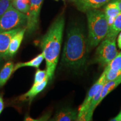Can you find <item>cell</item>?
Returning a JSON list of instances; mask_svg holds the SVG:
<instances>
[{
  "label": "cell",
  "mask_w": 121,
  "mask_h": 121,
  "mask_svg": "<svg viewBox=\"0 0 121 121\" xmlns=\"http://www.w3.org/2000/svg\"><path fill=\"white\" fill-rule=\"evenodd\" d=\"M87 39L81 25L73 23L67 30L61 64L69 69L78 70L84 67L87 58Z\"/></svg>",
  "instance_id": "obj_1"
},
{
  "label": "cell",
  "mask_w": 121,
  "mask_h": 121,
  "mask_svg": "<svg viewBox=\"0 0 121 121\" xmlns=\"http://www.w3.org/2000/svg\"><path fill=\"white\" fill-rule=\"evenodd\" d=\"M65 24L63 13L54 20L40 43L46 63L47 76L49 80L53 78L61 49Z\"/></svg>",
  "instance_id": "obj_2"
},
{
  "label": "cell",
  "mask_w": 121,
  "mask_h": 121,
  "mask_svg": "<svg viewBox=\"0 0 121 121\" xmlns=\"http://www.w3.org/2000/svg\"><path fill=\"white\" fill-rule=\"evenodd\" d=\"M86 13L88 25L87 48L89 52L98 46L105 38L109 27L104 12L98 9H94Z\"/></svg>",
  "instance_id": "obj_3"
},
{
  "label": "cell",
  "mask_w": 121,
  "mask_h": 121,
  "mask_svg": "<svg viewBox=\"0 0 121 121\" xmlns=\"http://www.w3.org/2000/svg\"><path fill=\"white\" fill-rule=\"evenodd\" d=\"M28 15L10 6L0 17V32L15 29L26 28Z\"/></svg>",
  "instance_id": "obj_4"
},
{
  "label": "cell",
  "mask_w": 121,
  "mask_h": 121,
  "mask_svg": "<svg viewBox=\"0 0 121 121\" xmlns=\"http://www.w3.org/2000/svg\"><path fill=\"white\" fill-rule=\"evenodd\" d=\"M116 39L104 38L99 44L95 53L94 62L102 66H107L117 56Z\"/></svg>",
  "instance_id": "obj_5"
},
{
  "label": "cell",
  "mask_w": 121,
  "mask_h": 121,
  "mask_svg": "<svg viewBox=\"0 0 121 121\" xmlns=\"http://www.w3.org/2000/svg\"><path fill=\"white\" fill-rule=\"evenodd\" d=\"M44 0H30L29 10L28 13V20L26 26V32L31 35L38 29L39 18Z\"/></svg>",
  "instance_id": "obj_6"
},
{
  "label": "cell",
  "mask_w": 121,
  "mask_h": 121,
  "mask_svg": "<svg viewBox=\"0 0 121 121\" xmlns=\"http://www.w3.org/2000/svg\"><path fill=\"white\" fill-rule=\"evenodd\" d=\"M105 82V71H104L102 75L100 76L99 79L96 81V82L92 86L90 90H89L85 99H84L82 104L80 105L78 112V121H85V116L87 109L89 108V105L90 104L91 100L93 99L94 96H95V94L97 93L98 90L103 87L104 85Z\"/></svg>",
  "instance_id": "obj_7"
},
{
  "label": "cell",
  "mask_w": 121,
  "mask_h": 121,
  "mask_svg": "<svg viewBox=\"0 0 121 121\" xmlns=\"http://www.w3.org/2000/svg\"><path fill=\"white\" fill-rule=\"evenodd\" d=\"M22 28L0 32V56L5 60H7V53L12 38Z\"/></svg>",
  "instance_id": "obj_8"
},
{
  "label": "cell",
  "mask_w": 121,
  "mask_h": 121,
  "mask_svg": "<svg viewBox=\"0 0 121 121\" xmlns=\"http://www.w3.org/2000/svg\"><path fill=\"white\" fill-rule=\"evenodd\" d=\"M110 0H73L76 7L83 13L94 9H98L109 2Z\"/></svg>",
  "instance_id": "obj_9"
},
{
  "label": "cell",
  "mask_w": 121,
  "mask_h": 121,
  "mask_svg": "<svg viewBox=\"0 0 121 121\" xmlns=\"http://www.w3.org/2000/svg\"><path fill=\"white\" fill-rule=\"evenodd\" d=\"M78 112L70 107H65L59 110L50 121H78Z\"/></svg>",
  "instance_id": "obj_10"
},
{
  "label": "cell",
  "mask_w": 121,
  "mask_h": 121,
  "mask_svg": "<svg viewBox=\"0 0 121 121\" xmlns=\"http://www.w3.org/2000/svg\"><path fill=\"white\" fill-rule=\"evenodd\" d=\"M25 32H26V28H22L12 38L9 45L8 53H7V60L13 57L17 53L21 43L23 40Z\"/></svg>",
  "instance_id": "obj_11"
},
{
  "label": "cell",
  "mask_w": 121,
  "mask_h": 121,
  "mask_svg": "<svg viewBox=\"0 0 121 121\" xmlns=\"http://www.w3.org/2000/svg\"><path fill=\"white\" fill-rule=\"evenodd\" d=\"M48 76L44 80L43 82L38 84H33L31 88L28 92L25 93L24 94L22 95L20 97V100L22 101L24 100H28L29 101L30 103L33 100V99L37 95L42 92L44 89L45 88L48 84Z\"/></svg>",
  "instance_id": "obj_12"
},
{
  "label": "cell",
  "mask_w": 121,
  "mask_h": 121,
  "mask_svg": "<svg viewBox=\"0 0 121 121\" xmlns=\"http://www.w3.org/2000/svg\"><path fill=\"white\" fill-rule=\"evenodd\" d=\"M120 13L121 11L118 7L117 4L113 0L111 2L108 3L107 5L106 6L105 10H104V13H105L106 17H107V22H108L109 28L113 24L116 17Z\"/></svg>",
  "instance_id": "obj_13"
},
{
  "label": "cell",
  "mask_w": 121,
  "mask_h": 121,
  "mask_svg": "<svg viewBox=\"0 0 121 121\" xmlns=\"http://www.w3.org/2000/svg\"><path fill=\"white\" fill-rule=\"evenodd\" d=\"M14 64L12 61H7L0 70V88L5 85L13 72Z\"/></svg>",
  "instance_id": "obj_14"
},
{
  "label": "cell",
  "mask_w": 121,
  "mask_h": 121,
  "mask_svg": "<svg viewBox=\"0 0 121 121\" xmlns=\"http://www.w3.org/2000/svg\"><path fill=\"white\" fill-rule=\"evenodd\" d=\"M121 84V75L116 79L110 80V81H106L102 88V93H101L99 103L105 98L106 96L109 94L110 92L114 90L119 84Z\"/></svg>",
  "instance_id": "obj_15"
},
{
  "label": "cell",
  "mask_w": 121,
  "mask_h": 121,
  "mask_svg": "<svg viewBox=\"0 0 121 121\" xmlns=\"http://www.w3.org/2000/svg\"><path fill=\"white\" fill-rule=\"evenodd\" d=\"M44 56L43 53L38 54L37 56H36L32 60L26 62H19L14 65V69H13V72L16 71L17 69H20L22 67H32L38 69L40 65L43 62Z\"/></svg>",
  "instance_id": "obj_16"
},
{
  "label": "cell",
  "mask_w": 121,
  "mask_h": 121,
  "mask_svg": "<svg viewBox=\"0 0 121 121\" xmlns=\"http://www.w3.org/2000/svg\"><path fill=\"white\" fill-rule=\"evenodd\" d=\"M121 31V12L116 17L112 26L109 29L108 34L105 38L114 39H116L117 36Z\"/></svg>",
  "instance_id": "obj_17"
},
{
  "label": "cell",
  "mask_w": 121,
  "mask_h": 121,
  "mask_svg": "<svg viewBox=\"0 0 121 121\" xmlns=\"http://www.w3.org/2000/svg\"><path fill=\"white\" fill-rule=\"evenodd\" d=\"M30 0H11L13 6L22 13L28 14L30 7Z\"/></svg>",
  "instance_id": "obj_18"
},
{
  "label": "cell",
  "mask_w": 121,
  "mask_h": 121,
  "mask_svg": "<svg viewBox=\"0 0 121 121\" xmlns=\"http://www.w3.org/2000/svg\"><path fill=\"white\" fill-rule=\"evenodd\" d=\"M106 68L115 72H121V53H118L115 58L106 66Z\"/></svg>",
  "instance_id": "obj_19"
},
{
  "label": "cell",
  "mask_w": 121,
  "mask_h": 121,
  "mask_svg": "<svg viewBox=\"0 0 121 121\" xmlns=\"http://www.w3.org/2000/svg\"><path fill=\"white\" fill-rule=\"evenodd\" d=\"M47 77V76L46 69L42 70V69H38L35 73L33 84H40V83L43 82Z\"/></svg>",
  "instance_id": "obj_20"
},
{
  "label": "cell",
  "mask_w": 121,
  "mask_h": 121,
  "mask_svg": "<svg viewBox=\"0 0 121 121\" xmlns=\"http://www.w3.org/2000/svg\"><path fill=\"white\" fill-rule=\"evenodd\" d=\"M11 5V0H0V17Z\"/></svg>",
  "instance_id": "obj_21"
},
{
  "label": "cell",
  "mask_w": 121,
  "mask_h": 121,
  "mask_svg": "<svg viewBox=\"0 0 121 121\" xmlns=\"http://www.w3.org/2000/svg\"><path fill=\"white\" fill-rule=\"evenodd\" d=\"M4 108V99H3V96L2 95L0 94V114L2 112Z\"/></svg>",
  "instance_id": "obj_22"
},
{
  "label": "cell",
  "mask_w": 121,
  "mask_h": 121,
  "mask_svg": "<svg viewBox=\"0 0 121 121\" xmlns=\"http://www.w3.org/2000/svg\"><path fill=\"white\" fill-rule=\"evenodd\" d=\"M110 121H121V110L120 112L119 113V114L117 115L116 117H115L114 118H113L110 119Z\"/></svg>",
  "instance_id": "obj_23"
},
{
  "label": "cell",
  "mask_w": 121,
  "mask_h": 121,
  "mask_svg": "<svg viewBox=\"0 0 121 121\" xmlns=\"http://www.w3.org/2000/svg\"><path fill=\"white\" fill-rule=\"evenodd\" d=\"M117 44H118V47L119 49H121V32L119 33L118 37Z\"/></svg>",
  "instance_id": "obj_24"
},
{
  "label": "cell",
  "mask_w": 121,
  "mask_h": 121,
  "mask_svg": "<svg viewBox=\"0 0 121 121\" xmlns=\"http://www.w3.org/2000/svg\"><path fill=\"white\" fill-rule=\"evenodd\" d=\"M113 1L116 3L118 7L119 10H120V11L121 12V0H113Z\"/></svg>",
  "instance_id": "obj_25"
},
{
  "label": "cell",
  "mask_w": 121,
  "mask_h": 121,
  "mask_svg": "<svg viewBox=\"0 0 121 121\" xmlns=\"http://www.w3.org/2000/svg\"><path fill=\"white\" fill-rule=\"evenodd\" d=\"M4 60H4V58H2V57L0 56V70H1V69H2V66H4Z\"/></svg>",
  "instance_id": "obj_26"
},
{
  "label": "cell",
  "mask_w": 121,
  "mask_h": 121,
  "mask_svg": "<svg viewBox=\"0 0 121 121\" xmlns=\"http://www.w3.org/2000/svg\"><path fill=\"white\" fill-rule=\"evenodd\" d=\"M56 1H58V0H56Z\"/></svg>",
  "instance_id": "obj_27"
},
{
  "label": "cell",
  "mask_w": 121,
  "mask_h": 121,
  "mask_svg": "<svg viewBox=\"0 0 121 121\" xmlns=\"http://www.w3.org/2000/svg\"></svg>",
  "instance_id": "obj_28"
}]
</instances>
